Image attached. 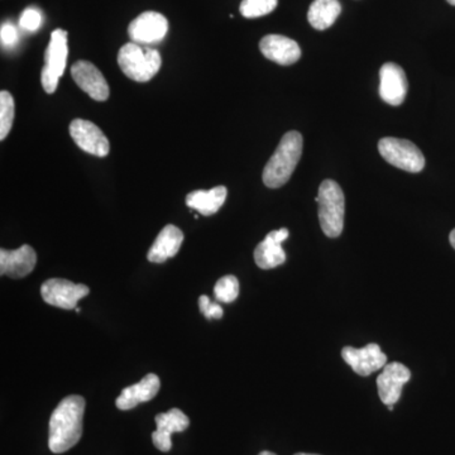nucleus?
I'll list each match as a JSON object with an SVG mask.
<instances>
[{
  "label": "nucleus",
  "instance_id": "1",
  "mask_svg": "<svg viewBox=\"0 0 455 455\" xmlns=\"http://www.w3.org/2000/svg\"><path fill=\"white\" fill-rule=\"evenodd\" d=\"M85 405V398L71 395L56 407L49 425V448L52 453H65L82 439Z\"/></svg>",
  "mask_w": 455,
  "mask_h": 455
},
{
  "label": "nucleus",
  "instance_id": "2",
  "mask_svg": "<svg viewBox=\"0 0 455 455\" xmlns=\"http://www.w3.org/2000/svg\"><path fill=\"white\" fill-rule=\"evenodd\" d=\"M302 155V136L299 132H287L276 152L263 170V182L269 188L283 187L298 166Z\"/></svg>",
  "mask_w": 455,
  "mask_h": 455
},
{
  "label": "nucleus",
  "instance_id": "3",
  "mask_svg": "<svg viewBox=\"0 0 455 455\" xmlns=\"http://www.w3.org/2000/svg\"><path fill=\"white\" fill-rule=\"evenodd\" d=\"M319 204V221L323 232L329 238H337L343 232L346 199L339 185L333 180H325L315 197Z\"/></svg>",
  "mask_w": 455,
  "mask_h": 455
},
{
  "label": "nucleus",
  "instance_id": "4",
  "mask_svg": "<svg viewBox=\"0 0 455 455\" xmlns=\"http://www.w3.org/2000/svg\"><path fill=\"white\" fill-rule=\"evenodd\" d=\"M118 65L131 80L147 83L160 71L163 59L157 50L142 49L133 42L119 50Z\"/></svg>",
  "mask_w": 455,
  "mask_h": 455
},
{
  "label": "nucleus",
  "instance_id": "5",
  "mask_svg": "<svg viewBox=\"0 0 455 455\" xmlns=\"http://www.w3.org/2000/svg\"><path fill=\"white\" fill-rule=\"evenodd\" d=\"M68 32L59 28L52 32L49 46L44 52V68L42 70V86L47 94H53L59 86L60 77L68 64Z\"/></svg>",
  "mask_w": 455,
  "mask_h": 455
},
{
  "label": "nucleus",
  "instance_id": "6",
  "mask_svg": "<svg viewBox=\"0 0 455 455\" xmlns=\"http://www.w3.org/2000/svg\"><path fill=\"white\" fill-rule=\"evenodd\" d=\"M379 151L388 164L397 169L412 173H418L424 170V155L410 140L386 137L379 140Z\"/></svg>",
  "mask_w": 455,
  "mask_h": 455
},
{
  "label": "nucleus",
  "instance_id": "7",
  "mask_svg": "<svg viewBox=\"0 0 455 455\" xmlns=\"http://www.w3.org/2000/svg\"><path fill=\"white\" fill-rule=\"evenodd\" d=\"M89 292V287L85 284L74 283L62 278H51L41 286L42 299L46 304L65 310L76 309L77 302L88 296Z\"/></svg>",
  "mask_w": 455,
  "mask_h": 455
},
{
  "label": "nucleus",
  "instance_id": "8",
  "mask_svg": "<svg viewBox=\"0 0 455 455\" xmlns=\"http://www.w3.org/2000/svg\"><path fill=\"white\" fill-rule=\"evenodd\" d=\"M68 131L76 146H79L86 154L97 156V157H106L109 155V140L94 123L85 119H74Z\"/></svg>",
  "mask_w": 455,
  "mask_h": 455
},
{
  "label": "nucleus",
  "instance_id": "9",
  "mask_svg": "<svg viewBox=\"0 0 455 455\" xmlns=\"http://www.w3.org/2000/svg\"><path fill=\"white\" fill-rule=\"evenodd\" d=\"M169 20L157 12H145L128 27V35L134 44H156L166 37Z\"/></svg>",
  "mask_w": 455,
  "mask_h": 455
},
{
  "label": "nucleus",
  "instance_id": "10",
  "mask_svg": "<svg viewBox=\"0 0 455 455\" xmlns=\"http://www.w3.org/2000/svg\"><path fill=\"white\" fill-rule=\"evenodd\" d=\"M411 379L409 368L398 362H392L383 367L382 373L377 379L379 396L385 405H395L400 400L403 386Z\"/></svg>",
  "mask_w": 455,
  "mask_h": 455
},
{
  "label": "nucleus",
  "instance_id": "11",
  "mask_svg": "<svg viewBox=\"0 0 455 455\" xmlns=\"http://www.w3.org/2000/svg\"><path fill=\"white\" fill-rule=\"evenodd\" d=\"M341 357L355 373L364 377L381 370L387 363V357L376 343L367 344L361 349L346 347L341 350Z\"/></svg>",
  "mask_w": 455,
  "mask_h": 455
},
{
  "label": "nucleus",
  "instance_id": "12",
  "mask_svg": "<svg viewBox=\"0 0 455 455\" xmlns=\"http://www.w3.org/2000/svg\"><path fill=\"white\" fill-rule=\"evenodd\" d=\"M74 82L90 98L97 101H106L109 98V85L100 70L89 61H77L71 68Z\"/></svg>",
  "mask_w": 455,
  "mask_h": 455
},
{
  "label": "nucleus",
  "instance_id": "13",
  "mask_svg": "<svg viewBox=\"0 0 455 455\" xmlns=\"http://www.w3.org/2000/svg\"><path fill=\"white\" fill-rule=\"evenodd\" d=\"M407 77L401 66L387 62L379 70V95L390 106H401L407 94Z\"/></svg>",
  "mask_w": 455,
  "mask_h": 455
},
{
  "label": "nucleus",
  "instance_id": "14",
  "mask_svg": "<svg viewBox=\"0 0 455 455\" xmlns=\"http://www.w3.org/2000/svg\"><path fill=\"white\" fill-rule=\"evenodd\" d=\"M155 421L157 430L152 433V442L158 451H164V453L172 448L171 435L173 433H182L190 425L188 416L180 409H171L170 411L164 412V414L156 415Z\"/></svg>",
  "mask_w": 455,
  "mask_h": 455
},
{
  "label": "nucleus",
  "instance_id": "15",
  "mask_svg": "<svg viewBox=\"0 0 455 455\" xmlns=\"http://www.w3.org/2000/svg\"><path fill=\"white\" fill-rule=\"evenodd\" d=\"M290 232L286 228L272 230L254 251L256 265L262 269H272L283 265L286 253L283 248V242L289 238Z\"/></svg>",
  "mask_w": 455,
  "mask_h": 455
},
{
  "label": "nucleus",
  "instance_id": "16",
  "mask_svg": "<svg viewBox=\"0 0 455 455\" xmlns=\"http://www.w3.org/2000/svg\"><path fill=\"white\" fill-rule=\"evenodd\" d=\"M37 263V254L31 245L25 244L16 251H0V275L11 278L28 276Z\"/></svg>",
  "mask_w": 455,
  "mask_h": 455
},
{
  "label": "nucleus",
  "instance_id": "17",
  "mask_svg": "<svg viewBox=\"0 0 455 455\" xmlns=\"http://www.w3.org/2000/svg\"><path fill=\"white\" fill-rule=\"evenodd\" d=\"M259 50L269 61L289 66L300 60L301 49L298 42L280 35H268L259 42Z\"/></svg>",
  "mask_w": 455,
  "mask_h": 455
},
{
  "label": "nucleus",
  "instance_id": "18",
  "mask_svg": "<svg viewBox=\"0 0 455 455\" xmlns=\"http://www.w3.org/2000/svg\"><path fill=\"white\" fill-rule=\"evenodd\" d=\"M160 379L157 374L148 373L136 385L125 387L121 396L116 398V405L119 410H132L140 403L151 401L160 391Z\"/></svg>",
  "mask_w": 455,
  "mask_h": 455
},
{
  "label": "nucleus",
  "instance_id": "19",
  "mask_svg": "<svg viewBox=\"0 0 455 455\" xmlns=\"http://www.w3.org/2000/svg\"><path fill=\"white\" fill-rule=\"evenodd\" d=\"M184 242V233L180 228L169 224L161 230L155 243L149 248L147 259L152 263H164L179 253Z\"/></svg>",
  "mask_w": 455,
  "mask_h": 455
},
{
  "label": "nucleus",
  "instance_id": "20",
  "mask_svg": "<svg viewBox=\"0 0 455 455\" xmlns=\"http://www.w3.org/2000/svg\"><path fill=\"white\" fill-rule=\"evenodd\" d=\"M228 190L226 187H217L212 190H196L187 196V205L204 215H211L218 212L223 204L226 203Z\"/></svg>",
  "mask_w": 455,
  "mask_h": 455
},
{
  "label": "nucleus",
  "instance_id": "21",
  "mask_svg": "<svg viewBox=\"0 0 455 455\" xmlns=\"http://www.w3.org/2000/svg\"><path fill=\"white\" fill-rule=\"evenodd\" d=\"M340 13L341 5L338 0H314L307 12V20L317 31H324L334 25Z\"/></svg>",
  "mask_w": 455,
  "mask_h": 455
},
{
  "label": "nucleus",
  "instance_id": "22",
  "mask_svg": "<svg viewBox=\"0 0 455 455\" xmlns=\"http://www.w3.org/2000/svg\"><path fill=\"white\" fill-rule=\"evenodd\" d=\"M14 99L11 92L3 90L0 92V140H5L12 130L14 121Z\"/></svg>",
  "mask_w": 455,
  "mask_h": 455
},
{
  "label": "nucleus",
  "instance_id": "23",
  "mask_svg": "<svg viewBox=\"0 0 455 455\" xmlns=\"http://www.w3.org/2000/svg\"><path fill=\"white\" fill-rule=\"evenodd\" d=\"M215 299L224 304H230L236 300L239 295V281L233 275L221 277L214 287Z\"/></svg>",
  "mask_w": 455,
  "mask_h": 455
},
{
  "label": "nucleus",
  "instance_id": "24",
  "mask_svg": "<svg viewBox=\"0 0 455 455\" xmlns=\"http://www.w3.org/2000/svg\"><path fill=\"white\" fill-rule=\"evenodd\" d=\"M278 0H243L239 11L244 18H259L274 12Z\"/></svg>",
  "mask_w": 455,
  "mask_h": 455
},
{
  "label": "nucleus",
  "instance_id": "25",
  "mask_svg": "<svg viewBox=\"0 0 455 455\" xmlns=\"http://www.w3.org/2000/svg\"><path fill=\"white\" fill-rule=\"evenodd\" d=\"M42 17L40 12L35 8L26 9L20 16V25L27 31H36L40 28Z\"/></svg>",
  "mask_w": 455,
  "mask_h": 455
},
{
  "label": "nucleus",
  "instance_id": "26",
  "mask_svg": "<svg viewBox=\"0 0 455 455\" xmlns=\"http://www.w3.org/2000/svg\"><path fill=\"white\" fill-rule=\"evenodd\" d=\"M0 38H2V44L4 46H13L18 40L16 27L12 26L11 23L3 25L2 29H0Z\"/></svg>",
  "mask_w": 455,
  "mask_h": 455
},
{
  "label": "nucleus",
  "instance_id": "27",
  "mask_svg": "<svg viewBox=\"0 0 455 455\" xmlns=\"http://www.w3.org/2000/svg\"><path fill=\"white\" fill-rule=\"evenodd\" d=\"M204 315H205L208 320L221 319V317H223V307H221L220 304L211 302V305H209V307L205 310Z\"/></svg>",
  "mask_w": 455,
  "mask_h": 455
},
{
  "label": "nucleus",
  "instance_id": "28",
  "mask_svg": "<svg viewBox=\"0 0 455 455\" xmlns=\"http://www.w3.org/2000/svg\"><path fill=\"white\" fill-rule=\"evenodd\" d=\"M449 241H451V247L455 250V229L451 230V235H449Z\"/></svg>",
  "mask_w": 455,
  "mask_h": 455
},
{
  "label": "nucleus",
  "instance_id": "29",
  "mask_svg": "<svg viewBox=\"0 0 455 455\" xmlns=\"http://www.w3.org/2000/svg\"><path fill=\"white\" fill-rule=\"evenodd\" d=\"M259 455H276V454L272 453V451H260V453Z\"/></svg>",
  "mask_w": 455,
  "mask_h": 455
},
{
  "label": "nucleus",
  "instance_id": "30",
  "mask_svg": "<svg viewBox=\"0 0 455 455\" xmlns=\"http://www.w3.org/2000/svg\"><path fill=\"white\" fill-rule=\"evenodd\" d=\"M447 2L449 3V4L454 5L455 7V0H447Z\"/></svg>",
  "mask_w": 455,
  "mask_h": 455
},
{
  "label": "nucleus",
  "instance_id": "31",
  "mask_svg": "<svg viewBox=\"0 0 455 455\" xmlns=\"http://www.w3.org/2000/svg\"><path fill=\"white\" fill-rule=\"evenodd\" d=\"M295 455H317V454L298 453V454H295Z\"/></svg>",
  "mask_w": 455,
  "mask_h": 455
}]
</instances>
